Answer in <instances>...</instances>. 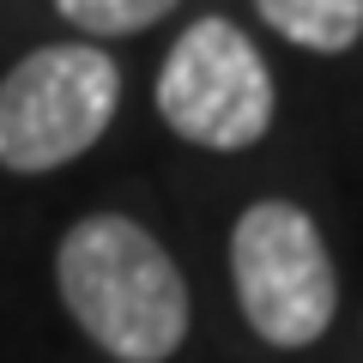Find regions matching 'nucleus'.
<instances>
[{
	"label": "nucleus",
	"instance_id": "nucleus-2",
	"mask_svg": "<svg viewBox=\"0 0 363 363\" xmlns=\"http://www.w3.org/2000/svg\"><path fill=\"white\" fill-rule=\"evenodd\" d=\"M121 104V67L91 43H43L0 79V169L43 176L104 140Z\"/></svg>",
	"mask_w": 363,
	"mask_h": 363
},
{
	"label": "nucleus",
	"instance_id": "nucleus-1",
	"mask_svg": "<svg viewBox=\"0 0 363 363\" xmlns=\"http://www.w3.org/2000/svg\"><path fill=\"white\" fill-rule=\"evenodd\" d=\"M55 285L73 327L116 363H164L188 339V285L145 224L91 212L61 236Z\"/></svg>",
	"mask_w": 363,
	"mask_h": 363
},
{
	"label": "nucleus",
	"instance_id": "nucleus-4",
	"mask_svg": "<svg viewBox=\"0 0 363 363\" xmlns=\"http://www.w3.org/2000/svg\"><path fill=\"white\" fill-rule=\"evenodd\" d=\"M157 116L206 152H242L272 128V73L230 18H194L157 67Z\"/></svg>",
	"mask_w": 363,
	"mask_h": 363
},
{
	"label": "nucleus",
	"instance_id": "nucleus-5",
	"mask_svg": "<svg viewBox=\"0 0 363 363\" xmlns=\"http://www.w3.org/2000/svg\"><path fill=\"white\" fill-rule=\"evenodd\" d=\"M255 13L309 55H345L363 37V0H255Z\"/></svg>",
	"mask_w": 363,
	"mask_h": 363
},
{
	"label": "nucleus",
	"instance_id": "nucleus-3",
	"mask_svg": "<svg viewBox=\"0 0 363 363\" xmlns=\"http://www.w3.org/2000/svg\"><path fill=\"white\" fill-rule=\"evenodd\" d=\"M230 279L242 315L267 345L303 351L333 327L339 272L321 224L291 200H255L230 230Z\"/></svg>",
	"mask_w": 363,
	"mask_h": 363
},
{
	"label": "nucleus",
	"instance_id": "nucleus-6",
	"mask_svg": "<svg viewBox=\"0 0 363 363\" xmlns=\"http://www.w3.org/2000/svg\"><path fill=\"white\" fill-rule=\"evenodd\" d=\"M176 0H55V13L85 37H133V30L157 25Z\"/></svg>",
	"mask_w": 363,
	"mask_h": 363
}]
</instances>
